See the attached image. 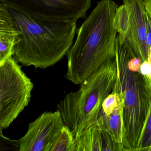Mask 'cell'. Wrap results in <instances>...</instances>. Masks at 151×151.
<instances>
[{"label": "cell", "instance_id": "1", "mask_svg": "<svg viewBox=\"0 0 151 151\" xmlns=\"http://www.w3.org/2000/svg\"><path fill=\"white\" fill-rule=\"evenodd\" d=\"M117 8L112 0L99 1L78 29L75 44L67 54L68 80L80 85L115 58L117 32L114 18Z\"/></svg>", "mask_w": 151, "mask_h": 151}, {"label": "cell", "instance_id": "2", "mask_svg": "<svg viewBox=\"0 0 151 151\" xmlns=\"http://www.w3.org/2000/svg\"><path fill=\"white\" fill-rule=\"evenodd\" d=\"M7 7L20 32L13 48V56L17 62L45 69L67 55L76 32V22L43 20Z\"/></svg>", "mask_w": 151, "mask_h": 151}, {"label": "cell", "instance_id": "3", "mask_svg": "<svg viewBox=\"0 0 151 151\" xmlns=\"http://www.w3.org/2000/svg\"><path fill=\"white\" fill-rule=\"evenodd\" d=\"M132 54L117 36L115 58L117 77L114 90L120 93L122 99L124 122L122 145L124 151H136L151 100V78L128 67Z\"/></svg>", "mask_w": 151, "mask_h": 151}, {"label": "cell", "instance_id": "4", "mask_svg": "<svg viewBox=\"0 0 151 151\" xmlns=\"http://www.w3.org/2000/svg\"><path fill=\"white\" fill-rule=\"evenodd\" d=\"M117 77L114 58L82 83L78 91L68 93L58 104L57 110L75 139L98 120L102 103L113 91Z\"/></svg>", "mask_w": 151, "mask_h": 151}, {"label": "cell", "instance_id": "5", "mask_svg": "<svg viewBox=\"0 0 151 151\" xmlns=\"http://www.w3.org/2000/svg\"><path fill=\"white\" fill-rule=\"evenodd\" d=\"M33 88L13 56L0 64V129L8 128L28 106Z\"/></svg>", "mask_w": 151, "mask_h": 151}, {"label": "cell", "instance_id": "6", "mask_svg": "<svg viewBox=\"0 0 151 151\" xmlns=\"http://www.w3.org/2000/svg\"><path fill=\"white\" fill-rule=\"evenodd\" d=\"M91 0H0L1 3L40 19L76 22L86 16Z\"/></svg>", "mask_w": 151, "mask_h": 151}, {"label": "cell", "instance_id": "7", "mask_svg": "<svg viewBox=\"0 0 151 151\" xmlns=\"http://www.w3.org/2000/svg\"><path fill=\"white\" fill-rule=\"evenodd\" d=\"M64 125L58 110L44 112L29 124L26 134L18 139L19 151H49L51 145Z\"/></svg>", "mask_w": 151, "mask_h": 151}, {"label": "cell", "instance_id": "8", "mask_svg": "<svg viewBox=\"0 0 151 151\" xmlns=\"http://www.w3.org/2000/svg\"><path fill=\"white\" fill-rule=\"evenodd\" d=\"M129 15V30L122 42L142 62L148 60L149 51L147 44V15L145 0H122Z\"/></svg>", "mask_w": 151, "mask_h": 151}, {"label": "cell", "instance_id": "9", "mask_svg": "<svg viewBox=\"0 0 151 151\" xmlns=\"http://www.w3.org/2000/svg\"><path fill=\"white\" fill-rule=\"evenodd\" d=\"M76 151H124L110 134L100 126L97 120L76 139Z\"/></svg>", "mask_w": 151, "mask_h": 151}, {"label": "cell", "instance_id": "10", "mask_svg": "<svg viewBox=\"0 0 151 151\" xmlns=\"http://www.w3.org/2000/svg\"><path fill=\"white\" fill-rule=\"evenodd\" d=\"M19 34L7 6L0 3V64L13 56L15 41Z\"/></svg>", "mask_w": 151, "mask_h": 151}, {"label": "cell", "instance_id": "11", "mask_svg": "<svg viewBox=\"0 0 151 151\" xmlns=\"http://www.w3.org/2000/svg\"><path fill=\"white\" fill-rule=\"evenodd\" d=\"M97 122L102 129L110 134L116 142L122 144L124 133L122 99L110 114L106 115L101 109Z\"/></svg>", "mask_w": 151, "mask_h": 151}, {"label": "cell", "instance_id": "12", "mask_svg": "<svg viewBox=\"0 0 151 151\" xmlns=\"http://www.w3.org/2000/svg\"><path fill=\"white\" fill-rule=\"evenodd\" d=\"M76 142L71 131L64 125L57 134L49 151H76Z\"/></svg>", "mask_w": 151, "mask_h": 151}, {"label": "cell", "instance_id": "13", "mask_svg": "<svg viewBox=\"0 0 151 151\" xmlns=\"http://www.w3.org/2000/svg\"><path fill=\"white\" fill-rule=\"evenodd\" d=\"M151 147V100L136 151H150Z\"/></svg>", "mask_w": 151, "mask_h": 151}, {"label": "cell", "instance_id": "14", "mask_svg": "<svg viewBox=\"0 0 151 151\" xmlns=\"http://www.w3.org/2000/svg\"><path fill=\"white\" fill-rule=\"evenodd\" d=\"M129 14L123 4L117 8L114 18V25L119 37H125L129 30Z\"/></svg>", "mask_w": 151, "mask_h": 151}, {"label": "cell", "instance_id": "15", "mask_svg": "<svg viewBox=\"0 0 151 151\" xmlns=\"http://www.w3.org/2000/svg\"><path fill=\"white\" fill-rule=\"evenodd\" d=\"M122 100L120 93L113 89V91L103 101L101 109L106 115L110 114L118 106Z\"/></svg>", "mask_w": 151, "mask_h": 151}, {"label": "cell", "instance_id": "16", "mask_svg": "<svg viewBox=\"0 0 151 151\" xmlns=\"http://www.w3.org/2000/svg\"><path fill=\"white\" fill-rule=\"evenodd\" d=\"M20 145L18 140H12L2 134V129H0V151H19Z\"/></svg>", "mask_w": 151, "mask_h": 151}, {"label": "cell", "instance_id": "17", "mask_svg": "<svg viewBox=\"0 0 151 151\" xmlns=\"http://www.w3.org/2000/svg\"><path fill=\"white\" fill-rule=\"evenodd\" d=\"M145 5L147 12L151 20V0H145Z\"/></svg>", "mask_w": 151, "mask_h": 151}, {"label": "cell", "instance_id": "18", "mask_svg": "<svg viewBox=\"0 0 151 151\" xmlns=\"http://www.w3.org/2000/svg\"><path fill=\"white\" fill-rule=\"evenodd\" d=\"M150 151H151V149H150Z\"/></svg>", "mask_w": 151, "mask_h": 151}]
</instances>
